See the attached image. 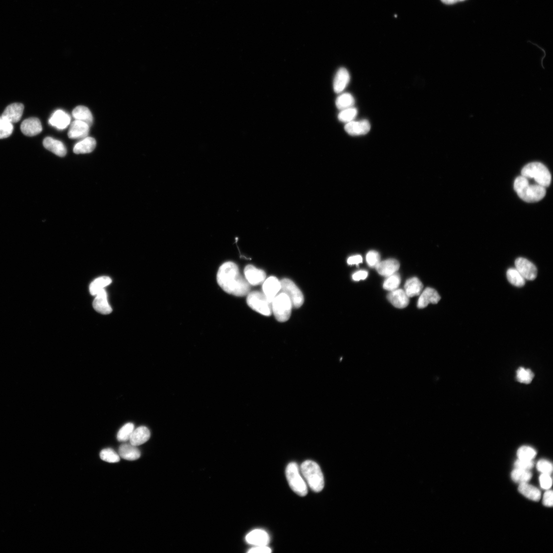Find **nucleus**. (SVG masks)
I'll use <instances>...</instances> for the list:
<instances>
[{
	"label": "nucleus",
	"mask_w": 553,
	"mask_h": 553,
	"mask_svg": "<svg viewBox=\"0 0 553 553\" xmlns=\"http://www.w3.org/2000/svg\"><path fill=\"white\" fill-rule=\"evenodd\" d=\"M217 280L221 288L228 294L242 297L250 293V284L234 262H225L219 268Z\"/></svg>",
	"instance_id": "f257e3e1"
},
{
	"label": "nucleus",
	"mask_w": 553,
	"mask_h": 553,
	"mask_svg": "<svg viewBox=\"0 0 553 553\" xmlns=\"http://www.w3.org/2000/svg\"><path fill=\"white\" fill-rule=\"evenodd\" d=\"M514 188L518 196L527 203L539 202L546 194V188L532 183L530 179L521 175L515 180Z\"/></svg>",
	"instance_id": "f03ea898"
},
{
	"label": "nucleus",
	"mask_w": 553,
	"mask_h": 553,
	"mask_svg": "<svg viewBox=\"0 0 553 553\" xmlns=\"http://www.w3.org/2000/svg\"><path fill=\"white\" fill-rule=\"evenodd\" d=\"M300 472L309 487L314 492L321 491L324 487L323 474L319 466L315 462L308 460L303 462Z\"/></svg>",
	"instance_id": "7ed1b4c3"
},
{
	"label": "nucleus",
	"mask_w": 553,
	"mask_h": 553,
	"mask_svg": "<svg viewBox=\"0 0 553 553\" xmlns=\"http://www.w3.org/2000/svg\"><path fill=\"white\" fill-rule=\"evenodd\" d=\"M521 176L533 180L537 184L546 188L551 183L552 176L548 169L542 164L535 162L524 166Z\"/></svg>",
	"instance_id": "20e7f679"
},
{
	"label": "nucleus",
	"mask_w": 553,
	"mask_h": 553,
	"mask_svg": "<svg viewBox=\"0 0 553 553\" xmlns=\"http://www.w3.org/2000/svg\"><path fill=\"white\" fill-rule=\"evenodd\" d=\"M286 476L291 489L301 497L308 494V487L300 471L298 465L291 463L286 469Z\"/></svg>",
	"instance_id": "39448f33"
},
{
	"label": "nucleus",
	"mask_w": 553,
	"mask_h": 553,
	"mask_svg": "<svg viewBox=\"0 0 553 553\" xmlns=\"http://www.w3.org/2000/svg\"><path fill=\"white\" fill-rule=\"evenodd\" d=\"M292 304L287 294L280 293L272 302V311L276 320L280 322L287 321L291 317Z\"/></svg>",
	"instance_id": "423d86ee"
},
{
	"label": "nucleus",
	"mask_w": 553,
	"mask_h": 553,
	"mask_svg": "<svg viewBox=\"0 0 553 553\" xmlns=\"http://www.w3.org/2000/svg\"><path fill=\"white\" fill-rule=\"evenodd\" d=\"M247 303L252 309L265 316H270L272 312V303L265 294L259 292H253L248 294Z\"/></svg>",
	"instance_id": "0eeeda50"
},
{
	"label": "nucleus",
	"mask_w": 553,
	"mask_h": 553,
	"mask_svg": "<svg viewBox=\"0 0 553 553\" xmlns=\"http://www.w3.org/2000/svg\"><path fill=\"white\" fill-rule=\"evenodd\" d=\"M280 293L287 294L291 300L293 307L300 308L304 303V296L297 286L289 279H283L281 281Z\"/></svg>",
	"instance_id": "6e6552de"
},
{
	"label": "nucleus",
	"mask_w": 553,
	"mask_h": 553,
	"mask_svg": "<svg viewBox=\"0 0 553 553\" xmlns=\"http://www.w3.org/2000/svg\"><path fill=\"white\" fill-rule=\"evenodd\" d=\"M515 265L516 269L525 280L532 281L537 277L536 266L528 259L520 257L515 262Z\"/></svg>",
	"instance_id": "1a4fd4ad"
},
{
	"label": "nucleus",
	"mask_w": 553,
	"mask_h": 553,
	"mask_svg": "<svg viewBox=\"0 0 553 553\" xmlns=\"http://www.w3.org/2000/svg\"><path fill=\"white\" fill-rule=\"evenodd\" d=\"M263 293L268 301L272 303L281 290L280 281L275 276H272L264 281Z\"/></svg>",
	"instance_id": "9d476101"
},
{
	"label": "nucleus",
	"mask_w": 553,
	"mask_h": 553,
	"mask_svg": "<svg viewBox=\"0 0 553 553\" xmlns=\"http://www.w3.org/2000/svg\"><path fill=\"white\" fill-rule=\"evenodd\" d=\"M370 124L366 120L351 121L347 123L345 126V130L348 134L353 136L366 135L370 131Z\"/></svg>",
	"instance_id": "9b49d317"
},
{
	"label": "nucleus",
	"mask_w": 553,
	"mask_h": 553,
	"mask_svg": "<svg viewBox=\"0 0 553 553\" xmlns=\"http://www.w3.org/2000/svg\"><path fill=\"white\" fill-rule=\"evenodd\" d=\"M245 279L250 285H257L264 282L266 274L262 270L257 269L252 265H247L244 270Z\"/></svg>",
	"instance_id": "f8f14e48"
},
{
	"label": "nucleus",
	"mask_w": 553,
	"mask_h": 553,
	"mask_svg": "<svg viewBox=\"0 0 553 553\" xmlns=\"http://www.w3.org/2000/svg\"><path fill=\"white\" fill-rule=\"evenodd\" d=\"M90 126L83 121L75 120L70 125L68 136L71 139H83L89 135Z\"/></svg>",
	"instance_id": "ddd939ff"
},
{
	"label": "nucleus",
	"mask_w": 553,
	"mask_h": 553,
	"mask_svg": "<svg viewBox=\"0 0 553 553\" xmlns=\"http://www.w3.org/2000/svg\"><path fill=\"white\" fill-rule=\"evenodd\" d=\"M24 109L22 104L14 103L6 108L1 117L12 123H16L21 120Z\"/></svg>",
	"instance_id": "4468645a"
},
{
	"label": "nucleus",
	"mask_w": 553,
	"mask_h": 553,
	"mask_svg": "<svg viewBox=\"0 0 553 553\" xmlns=\"http://www.w3.org/2000/svg\"><path fill=\"white\" fill-rule=\"evenodd\" d=\"M21 130L25 136L34 137L40 134L42 131V126L39 119L31 118L22 122Z\"/></svg>",
	"instance_id": "2eb2a0df"
},
{
	"label": "nucleus",
	"mask_w": 553,
	"mask_h": 553,
	"mask_svg": "<svg viewBox=\"0 0 553 553\" xmlns=\"http://www.w3.org/2000/svg\"><path fill=\"white\" fill-rule=\"evenodd\" d=\"M246 541L249 544L255 546H267L269 544L270 538L266 532L260 529L252 531L246 536Z\"/></svg>",
	"instance_id": "dca6fc26"
},
{
	"label": "nucleus",
	"mask_w": 553,
	"mask_h": 553,
	"mask_svg": "<svg viewBox=\"0 0 553 553\" xmlns=\"http://www.w3.org/2000/svg\"><path fill=\"white\" fill-rule=\"evenodd\" d=\"M94 309L103 314H108L112 312V309L107 300V294L105 290L101 291L97 295L93 302Z\"/></svg>",
	"instance_id": "f3484780"
},
{
	"label": "nucleus",
	"mask_w": 553,
	"mask_h": 553,
	"mask_svg": "<svg viewBox=\"0 0 553 553\" xmlns=\"http://www.w3.org/2000/svg\"><path fill=\"white\" fill-rule=\"evenodd\" d=\"M70 117L68 113L62 110H58L53 113L49 120V123L51 125L58 129L63 130L70 125Z\"/></svg>",
	"instance_id": "a211bd4d"
},
{
	"label": "nucleus",
	"mask_w": 553,
	"mask_h": 553,
	"mask_svg": "<svg viewBox=\"0 0 553 553\" xmlns=\"http://www.w3.org/2000/svg\"><path fill=\"white\" fill-rule=\"evenodd\" d=\"M387 299L394 307L398 309L406 308L409 303V298L405 291L399 289L391 292L387 295Z\"/></svg>",
	"instance_id": "6ab92c4d"
},
{
	"label": "nucleus",
	"mask_w": 553,
	"mask_h": 553,
	"mask_svg": "<svg viewBox=\"0 0 553 553\" xmlns=\"http://www.w3.org/2000/svg\"><path fill=\"white\" fill-rule=\"evenodd\" d=\"M440 300V295L435 290L428 288L423 291L419 297L417 302V307L419 309H423L429 304H436Z\"/></svg>",
	"instance_id": "aec40b11"
},
{
	"label": "nucleus",
	"mask_w": 553,
	"mask_h": 553,
	"mask_svg": "<svg viewBox=\"0 0 553 553\" xmlns=\"http://www.w3.org/2000/svg\"><path fill=\"white\" fill-rule=\"evenodd\" d=\"M399 266L397 260L389 259L380 261L376 266V269L380 275L387 277L397 273L399 268Z\"/></svg>",
	"instance_id": "412c9836"
},
{
	"label": "nucleus",
	"mask_w": 553,
	"mask_h": 553,
	"mask_svg": "<svg viewBox=\"0 0 553 553\" xmlns=\"http://www.w3.org/2000/svg\"><path fill=\"white\" fill-rule=\"evenodd\" d=\"M350 75L346 69L341 68L337 71L334 81L333 89L336 93H340L344 90L350 81Z\"/></svg>",
	"instance_id": "4be33fe9"
},
{
	"label": "nucleus",
	"mask_w": 553,
	"mask_h": 553,
	"mask_svg": "<svg viewBox=\"0 0 553 553\" xmlns=\"http://www.w3.org/2000/svg\"><path fill=\"white\" fill-rule=\"evenodd\" d=\"M45 149L60 157H64L67 154V149L63 143L51 137H47L43 140Z\"/></svg>",
	"instance_id": "5701e85b"
},
{
	"label": "nucleus",
	"mask_w": 553,
	"mask_h": 553,
	"mask_svg": "<svg viewBox=\"0 0 553 553\" xmlns=\"http://www.w3.org/2000/svg\"><path fill=\"white\" fill-rule=\"evenodd\" d=\"M151 436L149 429L145 426H140L133 431L130 438V443L135 446H138L146 443Z\"/></svg>",
	"instance_id": "b1692460"
},
{
	"label": "nucleus",
	"mask_w": 553,
	"mask_h": 553,
	"mask_svg": "<svg viewBox=\"0 0 553 553\" xmlns=\"http://www.w3.org/2000/svg\"><path fill=\"white\" fill-rule=\"evenodd\" d=\"M97 142L91 137L82 139L73 148L74 153L77 155L90 154L96 147Z\"/></svg>",
	"instance_id": "393cba45"
},
{
	"label": "nucleus",
	"mask_w": 553,
	"mask_h": 553,
	"mask_svg": "<svg viewBox=\"0 0 553 553\" xmlns=\"http://www.w3.org/2000/svg\"><path fill=\"white\" fill-rule=\"evenodd\" d=\"M119 455L123 459L128 461H135L140 456V451L137 446L131 444H122L119 448Z\"/></svg>",
	"instance_id": "a878e982"
},
{
	"label": "nucleus",
	"mask_w": 553,
	"mask_h": 553,
	"mask_svg": "<svg viewBox=\"0 0 553 553\" xmlns=\"http://www.w3.org/2000/svg\"><path fill=\"white\" fill-rule=\"evenodd\" d=\"M404 288L409 298L414 297L421 294L423 285L417 278L414 277L407 280Z\"/></svg>",
	"instance_id": "bb28decb"
},
{
	"label": "nucleus",
	"mask_w": 553,
	"mask_h": 553,
	"mask_svg": "<svg viewBox=\"0 0 553 553\" xmlns=\"http://www.w3.org/2000/svg\"><path fill=\"white\" fill-rule=\"evenodd\" d=\"M519 492L524 497L532 501H538L541 498V492L539 489L527 483L519 484Z\"/></svg>",
	"instance_id": "cd10ccee"
},
{
	"label": "nucleus",
	"mask_w": 553,
	"mask_h": 553,
	"mask_svg": "<svg viewBox=\"0 0 553 553\" xmlns=\"http://www.w3.org/2000/svg\"><path fill=\"white\" fill-rule=\"evenodd\" d=\"M72 116L75 120L83 121L90 127L93 122V118L90 110L86 107L79 106L74 109Z\"/></svg>",
	"instance_id": "c85d7f7f"
},
{
	"label": "nucleus",
	"mask_w": 553,
	"mask_h": 553,
	"mask_svg": "<svg viewBox=\"0 0 553 553\" xmlns=\"http://www.w3.org/2000/svg\"><path fill=\"white\" fill-rule=\"evenodd\" d=\"M112 282L111 279L107 276H101L94 280L90 285L89 290L93 295H96L101 291L104 289Z\"/></svg>",
	"instance_id": "c756f323"
},
{
	"label": "nucleus",
	"mask_w": 553,
	"mask_h": 553,
	"mask_svg": "<svg viewBox=\"0 0 553 553\" xmlns=\"http://www.w3.org/2000/svg\"><path fill=\"white\" fill-rule=\"evenodd\" d=\"M355 99L351 94L343 93L337 98L336 102V106L340 110L352 107L355 104Z\"/></svg>",
	"instance_id": "7c9ffc66"
},
{
	"label": "nucleus",
	"mask_w": 553,
	"mask_h": 553,
	"mask_svg": "<svg viewBox=\"0 0 553 553\" xmlns=\"http://www.w3.org/2000/svg\"><path fill=\"white\" fill-rule=\"evenodd\" d=\"M507 276L509 282L517 287H522L525 285V279L516 269H508L507 272Z\"/></svg>",
	"instance_id": "2f4dec72"
},
{
	"label": "nucleus",
	"mask_w": 553,
	"mask_h": 553,
	"mask_svg": "<svg viewBox=\"0 0 553 553\" xmlns=\"http://www.w3.org/2000/svg\"><path fill=\"white\" fill-rule=\"evenodd\" d=\"M511 478L517 483H527L532 478V473L529 470L516 468L512 472Z\"/></svg>",
	"instance_id": "473e14b6"
},
{
	"label": "nucleus",
	"mask_w": 553,
	"mask_h": 553,
	"mask_svg": "<svg viewBox=\"0 0 553 553\" xmlns=\"http://www.w3.org/2000/svg\"><path fill=\"white\" fill-rule=\"evenodd\" d=\"M401 281L400 276L397 272L387 276L383 284V288L389 291L397 290Z\"/></svg>",
	"instance_id": "72a5a7b5"
},
{
	"label": "nucleus",
	"mask_w": 553,
	"mask_h": 553,
	"mask_svg": "<svg viewBox=\"0 0 553 553\" xmlns=\"http://www.w3.org/2000/svg\"><path fill=\"white\" fill-rule=\"evenodd\" d=\"M135 430V426L131 423L123 425L117 435L119 441L125 442L130 440L131 434Z\"/></svg>",
	"instance_id": "f704fd0d"
},
{
	"label": "nucleus",
	"mask_w": 553,
	"mask_h": 553,
	"mask_svg": "<svg viewBox=\"0 0 553 553\" xmlns=\"http://www.w3.org/2000/svg\"><path fill=\"white\" fill-rule=\"evenodd\" d=\"M13 123L0 117V139H4L10 137L13 132Z\"/></svg>",
	"instance_id": "c9c22d12"
},
{
	"label": "nucleus",
	"mask_w": 553,
	"mask_h": 553,
	"mask_svg": "<svg viewBox=\"0 0 553 553\" xmlns=\"http://www.w3.org/2000/svg\"><path fill=\"white\" fill-rule=\"evenodd\" d=\"M517 377L518 382L528 384L532 382L535 375L530 369L520 367L517 371Z\"/></svg>",
	"instance_id": "e433bc0d"
},
{
	"label": "nucleus",
	"mask_w": 553,
	"mask_h": 553,
	"mask_svg": "<svg viewBox=\"0 0 553 553\" xmlns=\"http://www.w3.org/2000/svg\"><path fill=\"white\" fill-rule=\"evenodd\" d=\"M356 108L351 107L341 110L338 115V119L342 122L348 123L353 120L357 116Z\"/></svg>",
	"instance_id": "4c0bfd02"
},
{
	"label": "nucleus",
	"mask_w": 553,
	"mask_h": 553,
	"mask_svg": "<svg viewBox=\"0 0 553 553\" xmlns=\"http://www.w3.org/2000/svg\"><path fill=\"white\" fill-rule=\"evenodd\" d=\"M100 457L103 461L110 463H116L120 461V456L110 448L102 450Z\"/></svg>",
	"instance_id": "58836bf2"
},
{
	"label": "nucleus",
	"mask_w": 553,
	"mask_h": 553,
	"mask_svg": "<svg viewBox=\"0 0 553 553\" xmlns=\"http://www.w3.org/2000/svg\"><path fill=\"white\" fill-rule=\"evenodd\" d=\"M536 455V451L529 446H522L517 452L518 459L532 460Z\"/></svg>",
	"instance_id": "ea45409f"
},
{
	"label": "nucleus",
	"mask_w": 553,
	"mask_h": 553,
	"mask_svg": "<svg viewBox=\"0 0 553 553\" xmlns=\"http://www.w3.org/2000/svg\"><path fill=\"white\" fill-rule=\"evenodd\" d=\"M380 259L379 253L376 251H370L366 255L367 263L372 268H376L380 262Z\"/></svg>",
	"instance_id": "a19ab883"
},
{
	"label": "nucleus",
	"mask_w": 553,
	"mask_h": 553,
	"mask_svg": "<svg viewBox=\"0 0 553 553\" xmlns=\"http://www.w3.org/2000/svg\"><path fill=\"white\" fill-rule=\"evenodd\" d=\"M537 469L542 473L550 475L553 471V465L551 463L547 460H541L539 461L537 464Z\"/></svg>",
	"instance_id": "79ce46f5"
},
{
	"label": "nucleus",
	"mask_w": 553,
	"mask_h": 553,
	"mask_svg": "<svg viewBox=\"0 0 553 553\" xmlns=\"http://www.w3.org/2000/svg\"><path fill=\"white\" fill-rule=\"evenodd\" d=\"M514 466L516 468L529 470L533 468L534 462L532 460L518 459L515 462Z\"/></svg>",
	"instance_id": "37998d69"
},
{
	"label": "nucleus",
	"mask_w": 553,
	"mask_h": 553,
	"mask_svg": "<svg viewBox=\"0 0 553 553\" xmlns=\"http://www.w3.org/2000/svg\"><path fill=\"white\" fill-rule=\"evenodd\" d=\"M539 482L543 489L549 490L552 487V480L549 474L542 473L539 477Z\"/></svg>",
	"instance_id": "c03bdc74"
},
{
	"label": "nucleus",
	"mask_w": 553,
	"mask_h": 553,
	"mask_svg": "<svg viewBox=\"0 0 553 553\" xmlns=\"http://www.w3.org/2000/svg\"><path fill=\"white\" fill-rule=\"evenodd\" d=\"M553 493L552 490H548L545 492L543 498V504L544 506L551 507L553 504Z\"/></svg>",
	"instance_id": "a18cd8bd"
},
{
	"label": "nucleus",
	"mask_w": 553,
	"mask_h": 553,
	"mask_svg": "<svg viewBox=\"0 0 553 553\" xmlns=\"http://www.w3.org/2000/svg\"><path fill=\"white\" fill-rule=\"evenodd\" d=\"M248 552L250 553H270L272 552V550L267 546H256Z\"/></svg>",
	"instance_id": "49530a36"
},
{
	"label": "nucleus",
	"mask_w": 553,
	"mask_h": 553,
	"mask_svg": "<svg viewBox=\"0 0 553 553\" xmlns=\"http://www.w3.org/2000/svg\"><path fill=\"white\" fill-rule=\"evenodd\" d=\"M368 276V272L365 271H360L355 273L352 276V279L354 280L358 281L361 280L365 279Z\"/></svg>",
	"instance_id": "de8ad7c7"
},
{
	"label": "nucleus",
	"mask_w": 553,
	"mask_h": 553,
	"mask_svg": "<svg viewBox=\"0 0 553 553\" xmlns=\"http://www.w3.org/2000/svg\"><path fill=\"white\" fill-rule=\"evenodd\" d=\"M362 261H363V259H362L361 256L355 255L349 257L348 259L347 263L349 265H358L359 263H362Z\"/></svg>",
	"instance_id": "09e8293b"
},
{
	"label": "nucleus",
	"mask_w": 553,
	"mask_h": 553,
	"mask_svg": "<svg viewBox=\"0 0 553 553\" xmlns=\"http://www.w3.org/2000/svg\"><path fill=\"white\" fill-rule=\"evenodd\" d=\"M441 1L446 4H453L457 2L465 1V0H441Z\"/></svg>",
	"instance_id": "8fccbe9b"
}]
</instances>
